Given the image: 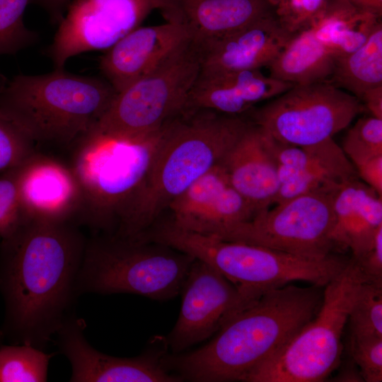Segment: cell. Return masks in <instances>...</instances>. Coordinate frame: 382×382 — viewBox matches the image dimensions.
I'll return each mask as SVG.
<instances>
[{
  "label": "cell",
  "mask_w": 382,
  "mask_h": 382,
  "mask_svg": "<svg viewBox=\"0 0 382 382\" xmlns=\"http://www.w3.org/2000/svg\"><path fill=\"white\" fill-rule=\"evenodd\" d=\"M85 247L66 223L26 221L3 240L0 289L6 316L2 335L15 345H48L78 296L76 278Z\"/></svg>",
  "instance_id": "1"
},
{
  "label": "cell",
  "mask_w": 382,
  "mask_h": 382,
  "mask_svg": "<svg viewBox=\"0 0 382 382\" xmlns=\"http://www.w3.org/2000/svg\"><path fill=\"white\" fill-rule=\"evenodd\" d=\"M324 286L291 283L270 289L233 314L207 345L164 354L163 363L183 381H241L315 317Z\"/></svg>",
  "instance_id": "2"
},
{
  "label": "cell",
  "mask_w": 382,
  "mask_h": 382,
  "mask_svg": "<svg viewBox=\"0 0 382 382\" xmlns=\"http://www.w3.org/2000/svg\"><path fill=\"white\" fill-rule=\"evenodd\" d=\"M253 122L245 115L185 108L160 129L142 185L119 220L115 236L135 239L169 204L219 164Z\"/></svg>",
  "instance_id": "3"
},
{
  "label": "cell",
  "mask_w": 382,
  "mask_h": 382,
  "mask_svg": "<svg viewBox=\"0 0 382 382\" xmlns=\"http://www.w3.org/2000/svg\"><path fill=\"white\" fill-rule=\"evenodd\" d=\"M105 79L54 69L0 82V111L33 141H79L117 95Z\"/></svg>",
  "instance_id": "4"
},
{
  "label": "cell",
  "mask_w": 382,
  "mask_h": 382,
  "mask_svg": "<svg viewBox=\"0 0 382 382\" xmlns=\"http://www.w3.org/2000/svg\"><path fill=\"white\" fill-rule=\"evenodd\" d=\"M151 239L209 265L253 299L294 282L325 286L347 260L334 255L313 260L243 243L182 229L170 220L158 224Z\"/></svg>",
  "instance_id": "5"
},
{
  "label": "cell",
  "mask_w": 382,
  "mask_h": 382,
  "mask_svg": "<svg viewBox=\"0 0 382 382\" xmlns=\"http://www.w3.org/2000/svg\"><path fill=\"white\" fill-rule=\"evenodd\" d=\"M195 258L169 245L112 235L85 248L76 290L170 300L180 294Z\"/></svg>",
  "instance_id": "6"
},
{
  "label": "cell",
  "mask_w": 382,
  "mask_h": 382,
  "mask_svg": "<svg viewBox=\"0 0 382 382\" xmlns=\"http://www.w3.org/2000/svg\"><path fill=\"white\" fill-rule=\"evenodd\" d=\"M366 281L352 257L323 289L315 317L242 378L245 382H319L339 365L349 311Z\"/></svg>",
  "instance_id": "7"
},
{
  "label": "cell",
  "mask_w": 382,
  "mask_h": 382,
  "mask_svg": "<svg viewBox=\"0 0 382 382\" xmlns=\"http://www.w3.org/2000/svg\"><path fill=\"white\" fill-rule=\"evenodd\" d=\"M202 66L201 50L190 37L147 74L117 93L91 132L143 139L185 109Z\"/></svg>",
  "instance_id": "8"
},
{
  "label": "cell",
  "mask_w": 382,
  "mask_h": 382,
  "mask_svg": "<svg viewBox=\"0 0 382 382\" xmlns=\"http://www.w3.org/2000/svg\"><path fill=\"white\" fill-rule=\"evenodd\" d=\"M159 139L160 129L143 139L91 132L79 141L72 170L100 227L119 222L143 184Z\"/></svg>",
  "instance_id": "9"
},
{
  "label": "cell",
  "mask_w": 382,
  "mask_h": 382,
  "mask_svg": "<svg viewBox=\"0 0 382 382\" xmlns=\"http://www.w3.org/2000/svg\"><path fill=\"white\" fill-rule=\"evenodd\" d=\"M337 190L310 192L276 204L272 209L262 210L252 219L229 226L213 237L313 260L325 259L335 249L332 204Z\"/></svg>",
  "instance_id": "10"
},
{
  "label": "cell",
  "mask_w": 382,
  "mask_h": 382,
  "mask_svg": "<svg viewBox=\"0 0 382 382\" xmlns=\"http://www.w3.org/2000/svg\"><path fill=\"white\" fill-rule=\"evenodd\" d=\"M364 110L357 97L323 81L294 85L245 115L275 140L306 146L332 138Z\"/></svg>",
  "instance_id": "11"
},
{
  "label": "cell",
  "mask_w": 382,
  "mask_h": 382,
  "mask_svg": "<svg viewBox=\"0 0 382 382\" xmlns=\"http://www.w3.org/2000/svg\"><path fill=\"white\" fill-rule=\"evenodd\" d=\"M156 10L166 21L180 18L177 0H72L48 48L54 69L81 53L108 50Z\"/></svg>",
  "instance_id": "12"
},
{
  "label": "cell",
  "mask_w": 382,
  "mask_h": 382,
  "mask_svg": "<svg viewBox=\"0 0 382 382\" xmlns=\"http://www.w3.org/2000/svg\"><path fill=\"white\" fill-rule=\"evenodd\" d=\"M178 320L165 345L182 352L216 333L253 299L214 267L195 259L183 285ZM257 299V298H256Z\"/></svg>",
  "instance_id": "13"
},
{
  "label": "cell",
  "mask_w": 382,
  "mask_h": 382,
  "mask_svg": "<svg viewBox=\"0 0 382 382\" xmlns=\"http://www.w3.org/2000/svg\"><path fill=\"white\" fill-rule=\"evenodd\" d=\"M85 321L70 316L57 334L59 351L70 362L71 382H179L163 361V352H146L134 357H118L94 349L86 340Z\"/></svg>",
  "instance_id": "14"
},
{
  "label": "cell",
  "mask_w": 382,
  "mask_h": 382,
  "mask_svg": "<svg viewBox=\"0 0 382 382\" xmlns=\"http://www.w3.org/2000/svg\"><path fill=\"white\" fill-rule=\"evenodd\" d=\"M277 164L279 187L273 204L320 190H335L359 178L342 148L332 138L296 146L281 143L267 133Z\"/></svg>",
  "instance_id": "15"
},
{
  "label": "cell",
  "mask_w": 382,
  "mask_h": 382,
  "mask_svg": "<svg viewBox=\"0 0 382 382\" xmlns=\"http://www.w3.org/2000/svg\"><path fill=\"white\" fill-rule=\"evenodd\" d=\"M168 208L170 221L176 226L211 236L256 215L232 187L220 163L192 184Z\"/></svg>",
  "instance_id": "16"
},
{
  "label": "cell",
  "mask_w": 382,
  "mask_h": 382,
  "mask_svg": "<svg viewBox=\"0 0 382 382\" xmlns=\"http://www.w3.org/2000/svg\"><path fill=\"white\" fill-rule=\"evenodd\" d=\"M18 188L25 222L66 223L84 200L72 169L34 153L20 166Z\"/></svg>",
  "instance_id": "17"
},
{
  "label": "cell",
  "mask_w": 382,
  "mask_h": 382,
  "mask_svg": "<svg viewBox=\"0 0 382 382\" xmlns=\"http://www.w3.org/2000/svg\"><path fill=\"white\" fill-rule=\"evenodd\" d=\"M189 37L180 20L139 26L101 57L99 68L117 93L147 74Z\"/></svg>",
  "instance_id": "18"
},
{
  "label": "cell",
  "mask_w": 382,
  "mask_h": 382,
  "mask_svg": "<svg viewBox=\"0 0 382 382\" xmlns=\"http://www.w3.org/2000/svg\"><path fill=\"white\" fill-rule=\"evenodd\" d=\"M293 86L265 76L260 69L222 71L201 69L185 107L242 115L255 104L270 100Z\"/></svg>",
  "instance_id": "19"
},
{
  "label": "cell",
  "mask_w": 382,
  "mask_h": 382,
  "mask_svg": "<svg viewBox=\"0 0 382 382\" xmlns=\"http://www.w3.org/2000/svg\"><path fill=\"white\" fill-rule=\"evenodd\" d=\"M219 163L256 214L273 204L279 187L277 164L260 127L253 123Z\"/></svg>",
  "instance_id": "20"
},
{
  "label": "cell",
  "mask_w": 382,
  "mask_h": 382,
  "mask_svg": "<svg viewBox=\"0 0 382 382\" xmlns=\"http://www.w3.org/2000/svg\"><path fill=\"white\" fill-rule=\"evenodd\" d=\"M292 35L272 12L201 49V69L222 71L267 66Z\"/></svg>",
  "instance_id": "21"
},
{
  "label": "cell",
  "mask_w": 382,
  "mask_h": 382,
  "mask_svg": "<svg viewBox=\"0 0 382 382\" xmlns=\"http://www.w3.org/2000/svg\"><path fill=\"white\" fill-rule=\"evenodd\" d=\"M332 207L335 248L349 249L353 258L360 257L382 227L381 196L357 178L339 187Z\"/></svg>",
  "instance_id": "22"
},
{
  "label": "cell",
  "mask_w": 382,
  "mask_h": 382,
  "mask_svg": "<svg viewBox=\"0 0 382 382\" xmlns=\"http://www.w3.org/2000/svg\"><path fill=\"white\" fill-rule=\"evenodd\" d=\"M189 37L201 49L272 13L269 0H177Z\"/></svg>",
  "instance_id": "23"
},
{
  "label": "cell",
  "mask_w": 382,
  "mask_h": 382,
  "mask_svg": "<svg viewBox=\"0 0 382 382\" xmlns=\"http://www.w3.org/2000/svg\"><path fill=\"white\" fill-rule=\"evenodd\" d=\"M335 59L316 38L312 28L294 34L267 66L270 76L304 85L328 81Z\"/></svg>",
  "instance_id": "24"
},
{
  "label": "cell",
  "mask_w": 382,
  "mask_h": 382,
  "mask_svg": "<svg viewBox=\"0 0 382 382\" xmlns=\"http://www.w3.org/2000/svg\"><path fill=\"white\" fill-rule=\"evenodd\" d=\"M381 17L347 2L332 0L325 14L311 28L316 38L336 59L363 45L381 23Z\"/></svg>",
  "instance_id": "25"
},
{
  "label": "cell",
  "mask_w": 382,
  "mask_h": 382,
  "mask_svg": "<svg viewBox=\"0 0 382 382\" xmlns=\"http://www.w3.org/2000/svg\"><path fill=\"white\" fill-rule=\"evenodd\" d=\"M360 100L369 88L382 85V23L355 51L335 59L328 80Z\"/></svg>",
  "instance_id": "26"
},
{
  "label": "cell",
  "mask_w": 382,
  "mask_h": 382,
  "mask_svg": "<svg viewBox=\"0 0 382 382\" xmlns=\"http://www.w3.org/2000/svg\"><path fill=\"white\" fill-rule=\"evenodd\" d=\"M56 353L29 345L0 347V382H45L49 363Z\"/></svg>",
  "instance_id": "27"
},
{
  "label": "cell",
  "mask_w": 382,
  "mask_h": 382,
  "mask_svg": "<svg viewBox=\"0 0 382 382\" xmlns=\"http://www.w3.org/2000/svg\"><path fill=\"white\" fill-rule=\"evenodd\" d=\"M349 337H382V284L364 282L349 311Z\"/></svg>",
  "instance_id": "28"
},
{
  "label": "cell",
  "mask_w": 382,
  "mask_h": 382,
  "mask_svg": "<svg viewBox=\"0 0 382 382\" xmlns=\"http://www.w3.org/2000/svg\"><path fill=\"white\" fill-rule=\"evenodd\" d=\"M31 0H0V55L15 54L36 42L37 35L23 23Z\"/></svg>",
  "instance_id": "29"
},
{
  "label": "cell",
  "mask_w": 382,
  "mask_h": 382,
  "mask_svg": "<svg viewBox=\"0 0 382 382\" xmlns=\"http://www.w3.org/2000/svg\"><path fill=\"white\" fill-rule=\"evenodd\" d=\"M341 148L353 166L382 155V119L359 118L348 129Z\"/></svg>",
  "instance_id": "30"
},
{
  "label": "cell",
  "mask_w": 382,
  "mask_h": 382,
  "mask_svg": "<svg viewBox=\"0 0 382 382\" xmlns=\"http://www.w3.org/2000/svg\"><path fill=\"white\" fill-rule=\"evenodd\" d=\"M279 25L294 35L313 28L332 0H269Z\"/></svg>",
  "instance_id": "31"
},
{
  "label": "cell",
  "mask_w": 382,
  "mask_h": 382,
  "mask_svg": "<svg viewBox=\"0 0 382 382\" xmlns=\"http://www.w3.org/2000/svg\"><path fill=\"white\" fill-rule=\"evenodd\" d=\"M21 164L0 175V237L3 240L11 237L25 222L18 188Z\"/></svg>",
  "instance_id": "32"
},
{
  "label": "cell",
  "mask_w": 382,
  "mask_h": 382,
  "mask_svg": "<svg viewBox=\"0 0 382 382\" xmlns=\"http://www.w3.org/2000/svg\"><path fill=\"white\" fill-rule=\"evenodd\" d=\"M33 141L0 111V173L18 166L33 153Z\"/></svg>",
  "instance_id": "33"
},
{
  "label": "cell",
  "mask_w": 382,
  "mask_h": 382,
  "mask_svg": "<svg viewBox=\"0 0 382 382\" xmlns=\"http://www.w3.org/2000/svg\"><path fill=\"white\" fill-rule=\"evenodd\" d=\"M349 351L364 381H382V337H349Z\"/></svg>",
  "instance_id": "34"
},
{
  "label": "cell",
  "mask_w": 382,
  "mask_h": 382,
  "mask_svg": "<svg viewBox=\"0 0 382 382\" xmlns=\"http://www.w3.org/2000/svg\"><path fill=\"white\" fill-rule=\"evenodd\" d=\"M353 259L366 282L382 284V227L377 231L370 247L360 257Z\"/></svg>",
  "instance_id": "35"
},
{
  "label": "cell",
  "mask_w": 382,
  "mask_h": 382,
  "mask_svg": "<svg viewBox=\"0 0 382 382\" xmlns=\"http://www.w3.org/2000/svg\"><path fill=\"white\" fill-rule=\"evenodd\" d=\"M358 177L382 196V155L354 166Z\"/></svg>",
  "instance_id": "36"
},
{
  "label": "cell",
  "mask_w": 382,
  "mask_h": 382,
  "mask_svg": "<svg viewBox=\"0 0 382 382\" xmlns=\"http://www.w3.org/2000/svg\"><path fill=\"white\" fill-rule=\"evenodd\" d=\"M359 100L371 116L382 119V85L366 91Z\"/></svg>",
  "instance_id": "37"
},
{
  "label": "cell",
  "mask_w": 382,
  "mask_h": 382,
  "mask_svg": "<svg viewBox=\"0 0 382 382\" xmlns=\"http://www.w3.org/2000/svg\"><path fill=\"white\" fill-rule=\"evenodd\" d=\"M72 0H31V3H34L49 14L50 18L54 23H59L64 16L65 8L66 9L69 4Z\"/></svg>",
  "instance_id": "38"
},
{
  "label": "cell",
  "mask_w": 382,
  "mask_h": 382,
  "mask_svg": "<svg viewBox=\"0 0 382 382\" xmlns=\"http://www.w3.org/2000/svg\"><path fill=\"white\" fill-rule=\"evenodd\" d=\"M347 2L359 9L381 16L382 0H340Z\"/></svg>",
  "instance_id": "39"
}]
</instances>
